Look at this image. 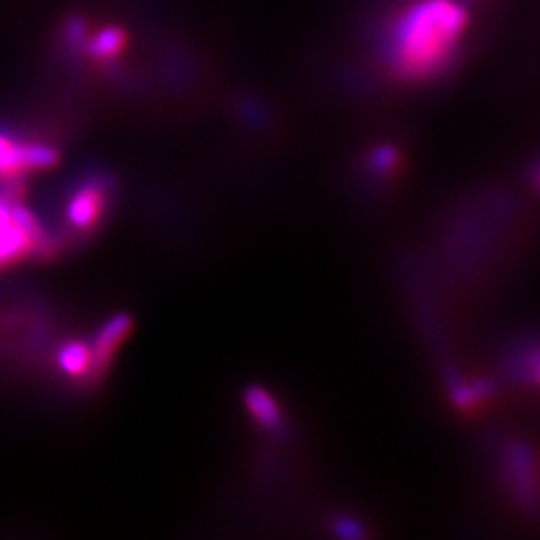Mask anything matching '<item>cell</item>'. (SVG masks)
I'll list each match as a JSON object with an SVG mask.
<instances>
[{
	"instance_id": "cell-3",
	"label": "cell",
	"mask_w": 540,
	"mask_h": 540,
	"mask_svg": "<svg viewBox=\"0 0 540 540\" xmlns=\"http://www.w3.org/2000/svg\"><path fill=\"white\" fill-rule=\"evenodd\" d=\"M106 206V186L102 182H88L80 186L66 206V218L76 230H88L98 220Z\"/></svg>"
},
{
	"instance_id": "cell-10",
	"label": "cell",
	"mask_w": 540,
	"mask_h": 540,
	"mask_svg": "<svg viewBox=\"0 0 540 540\" xmlns=\"http://www.w3.org/2000/svg\"><path fill=\"white\" fill-rule=\"evenodd\" d=\"M10 208H12V200L4 198L0 194V230L8 228L12 224V216H10Z\"/></svg>"
},
{
	"instance_id": "cell-8",
	"label": "cell",
	"mask_w": 540,
	"mask_h": 540,
	"mask_svg": "<svg viewBox=\"0 0 540 540\" xmlns=\"http://www.w3.org/2000/svg\"><path fill=\"white\" fill-rule=\"evenodd\" d=\"M246 406L252 412V416L266 428H278L280 426V412L276 402L270 394H266L260 388H250L246 392Z\"/></svg>"
},
{
	"instance_id": "cell-6",
	"label": "cell",
	"mask_w": 540,
	"mask_h": 540,
	"mask_svg": "<svg viewBox=\"0 0 540 540\" xmlns=\"http://www.w3.org/2000/svg\"><path fill=\"white\" fill-rule=\"evenodd\" d=\"M28 252H34V244L14 222L0 230V268L16 262Z\"/></svg>"
},
{
	"instance_id": "cell-1",
	"label": "cell",
	"mask_w": 540,
	"mask_h": 540,
	"mask_svg": "<svg viewBox=\"0 0 540 540\" xmlns=\"http://www.w3.org/2000/svg\"><path fill=\"white\" fill-rule=\"evenodd\" d=\"M468 14L456 0H420L396 22L390 62L404 80H426L454 58Z\"/></svg>"
},
{
	"instance_id": "cell-7",
	"label": "cell",
	"mask_w": 540,
	"mask_h": 540,
	"mask_svg": "<svg viewBox=\"0 0 540 540\" xmlns=\"http://www.w3.org/2000/svg\"><path fill=\"white\" fill-rule=\"evenodd\" d=\"M58 366L68 376H82L92 370V350L82 342H68L58 350Z\"/></svg>"
},
{
	"instance_id": "cell-5",
	"label": "cell",
	"mask_w": 540,
	"mask_h": 540,
	"mask_svg": "<svg viewBox=\"0 0 540 540\" xmlns=\"http://www.w3.org/2000/svg\"><path fill=\"white\" fill-rule=\"evenodd\" d=\"M126 46V32L120 26H106L86 40V50L96 60H112Z\"/></svg>"
},
{
	"instance_id": "cell-2",
	"label": "cell",
	"mask_w": 540,
	"mask_h": 540,
	"mask_svg": "<svg viewBox=\"0 0 540 540\" xmlns=\"http://www.w3.org/2000/svg\"><path fill=\"white\" fill-rule=\"evenodd\" d=\"M60 154L54 146L44 142H22L0 130V176L14 180V176L46 170L58 162Z\"/></svg>"
},
{
	"instance_id": "cell-9",
	"label": "cell",
	"mask_w": 540,
	"mask_h": 540,
	"mask_svg": "<svg viewBox=\"0 0 540 540\" xmlns=\"http://www.w3.org/2000/svg\"><path fill=\"white\" fill-rule=\"evenodd\" d=\"M86 22L82 18H68L64 22V42L68 46H82L86 42Z\"/></svg>"
},
{
	"instance_id": "cell-4",
	"label": "cell",
	"mask_w": 540,
	"mask_h": 540,
	"mask_svg": "<svg viewBox=\"0 0 540 540\" xmlns=\"http://www.w3.org/2000/svg\"><path fill=\"white\" fill-rule=\"evenodd\" d=\"M130 326H132L130 316L128 314H118L110 322H106V326L98 332L94 344L90 346V350H92V370L94 372H102L108 366L112 354L118 350L124 336L130 332Z\"/></svg>"
}]
</instances>
